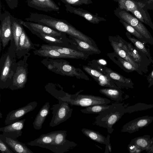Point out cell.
Returning <instances> with one entry per match:
<instances>
[{
    "label": "cell",
    "mask_w": 153,
    "mask_h": 153,
    "mask_svg": "<svg viewBox=\"0 0 153 153\" xmlns=\"http://www.w3.org/2000/svg\"><path fill=\"white\" fill-rule=\"evenodd\" d=\"M22 25L27 28L31 31L41 32L55 37L61 35V32L54 30L49 27L37 23L24 21L19 19Z\"/></svg>",
    "instance_id": "13"
},
{
    "label": "cell",
    "mask_w": 153,
    "mask_h": 153,
    "mask_svg": "<svg viewBox=\"0 0 153 153\" xmlns=\"http://www.w3.org/2000/svg\"><path fill=\"white\" fill-rule=\"evenodd\" d=\"M83 69L92 76L100 86L113 88H118L111 81L109 77L105 75L100 71L86 66L83 67Z\"/></svg>",
    "instance_id": "11"
},
{
    "label": "cell",
    "mask_w": 153,
    "mask_h": 153,
    "mask_svg": "<svg viewBox=\"0 0 153 153\" xmlns=\"http://www.w3.org/2000/svg\"><path fill=\"white\" fill-rule=\"evenodd\" d=\"M7 5L11 10H13L18 7V0H5Z\"/></svg>",
    "instance_id": "43"
},
{
    "label": "cell",
    "mask_w": 153,
    "mask_h": 153,
    "mask_svg": "<svg viewBox=\"0 0 153 153\" xmlns=\"http://www.w3.org/2000/svg\"><path fill=\"white\" fill-rule=\"evenodd\" d=\"M27 74L26 70L23 67H18L14 74L13 80V89L23 88L27 81Z\"/></svg>",
    "instance_id": "18"
},
{
    "label": "cell",
    "mask_w": 153,
    "mask_h": 153,
    "mask_svg": "<svg viewBox=\"0 0 153 153\" xmlns=\"http://www.w3.org/2000/svg\"><path fill=\"white\" fill-rule=\"evenodd\" d=\"M146 151L147 153H153V142L151 143L149 148Z\"/></svg>",
    "instance_id": "45"
},
{
    "label": "cell",
    "mask_w": 153,
    "mask_h": 153,
    "mask_svg": "<svg viewBox=\"0 0 153 153\" xmlns=\"http://www.w3.org/2000/svg\"><path fill=\"white\" fill-rule=\"evenodd\" d=\"M114 13L119 19H121L135 29L147 40L148 43L153 45V37L146 27L129 12L116 8Z\"/></svg>",
    "instance_id": "3"
},
{
    "label": "cell",
    "mask_w": 153,
    "mask_h": 153,
    "mask_svg": "<svg viewBox=\"0 0 153 153\" xmlns=\"http://www.w3.org/2000/svg\"><path fill=\"white\" fill-rule=\"evenodd\" d=\"M69 104L61 100L57 104L53 105L51 109L53 116L49 123V126L53 127L66 121L71 117L73 109Z\"/></svg>",
    "instance_id": "4"
},
{
    "label": "cell",
    "mask_w": 153,
    "mask_h": 153,
    "mask_svg": "<svg viewBox=\"0 0 153 153\" xmlns=\"http://www.w3.org/2000/svg\"><path fill=\"white\" fill-rule=\"evenodd\" d=\"M65 6L67 11L83 17L91 23L98 24L100 22L106 20L102 17L98 16L97 15H94L83 9L74 8L69 4H66Z\"/></svg>",
    "instance_id": "14"
},
{
    "label": "cell",
    "mask_w": 153,
    "mask_h": 153,
    "mask_svg": "<svg viewBox=\"0 0 153 153\" xmlns=\"http://www.w3.org/2000/svg\"></svg>",
    "instance_id": "48"
},
{
    "label": "cell",
    "mask_w": 153,
    "mask_h": 153,
    "mask_svg": "<svg viewBox=\"0 0 153 153\" xmlns=\"http://www.w3.org/2000/svg\"><path fill=\"white\" fill-rule=\"evenodd\" d=\"M11 27L13 37L15 45L17 50L19 49V43L20 37L24 29L19 19L11 15Z\"/></svg>",
    "instance_id": "19"
},
{
    "label": "cell",
    "mask_w": 153,
    "mask_h": 153,
    "mask_svg": "<svg viewBox=\"0 0 153 153\" xmlns=\"http://www.w3.org/2000/svg\"><path fill=\"white\" fill-rule=\"evenodd\" d=\"M0 118H1L2 117V114L1 112L0 113Z\"/></svg>",
    "instance_id": "47"
},
{
    "label": "cell",
    "mask_w": 153,
    "mask_h": 153,
    "mask_svg": "<svg viewBox=\"0 0 153 153\" xmlns=\"http://www.w3.org/2000/svg\"><path fill=\"white\" fill-rule=\"evenodd\" d=\"M66 4L73 5H80L83 4L88 5L93 3V0H61Z\"/></svg>",
    "instance_id": "39"
},
{
    "label": "cell",
    "mask_w": 153,
    "mask_h": 153,
    "mask_svg": "<svg viewBox=\"0 0 153 153\" xmlns=\"http://www.w3.org/2000/svg\"><path fill=\"white\" fill-rule=\"evenodd\" d=\"M25 119L19 120L11 124L0 128V131L3 132L4 136L13 139H16L21 136L22 130L24 126Z\"/></svg>",
    "instance_id": "10"
},
{
    "label": "cell",
    "mask_w": 153,
    "mask_h": 153,
    "mask_svg": "<svg viewBox=\"0 0 153 153\" xmlns=\"http://www.w3.org/2000/svg\"><path fill=\"white\" fill-rule=\"evenodd\" d=\"M0 151L2 153H14L7 145L0 138Z\"/></svg>",
    "instance_id": "40"
},
{
    "label": "cell",
    "mask_w": 153,
    "mask_h": 153,
    "mask_svg": "<svg viewBox=\"0 0 153 153\" xmlns=\"http://www.w3.org/2000/svg\"><path fill=\"white\" fill-rule=\"evenodd\" d=\"M130 13L141 22L149 26L153 30V23L147 10L144 7H140Z\"/></svg>",
    "instance_id": "21"
},
{
    "label": "cell",
    "mask_w": 153,
    "mask_h": 153,
    "mask_svg": "<svg viewBox=\"0 0 153 153\" xmlns=\"http://www.w3.org/2000/svg\"><path fill=\"white\" fill-rule=\"evenodd\" d=\"M50 108L48 102H46L41 108L33 123L35 129L39 130L41 129L42 124L49 113Z\"/></svg>",
    "instance_id": "20"
},
{
    "label": "cell",
    "mask_w": 153,
    "mask_h": 153,
    "mask_svg": "<svg viewBox=\"0 0 153 153\" xmlns=\"http://www.w3.org/2000/svg\"><path fill=\"white\" fill-rule=\"evenodd\" d=\"M34 34L38 35L45 41L52 43H60L62 42L60 39H58L55 37L45 34L41 32H37L34 31H31Z\"/></svg>",
    "instance_id": "36"
},
{
    "label": "cell",
    "mask_w": 153,
    "mask_h": 153,
    "mask_svg": "<svg viewBox=\"0 0 153 153\" xmlns=\"http://www.w3.org/2000/svg\"><path fill=\"white\" fill-rule=\"evenodd\" d=\"M147 80L149 83L148 87L149 88L153 85V69L147 77Z\"/></svg>",
    "instance_id": "44"
},
{
    "label": "cell",
    "mask_w": 153,
    "mask_h": 153,
    "mask_svg": "<svg viewBox=\"0 0 153 153\" xmlns=\"http://www.w3.org/2000/svg\"><path fill=\"white\" fill-rule=\"evenodd\" d=\"M67 132L65 130L55 131L53 140L48 149L55 153H64L76 146L77 144L66 139Z\"/></svg>",
    "instance_id": "5"
},
{
    "label": "cell",
    "mask_w": 153,
    "mask_h": 153,
    "mask_svg": "<svg viewBox=\"0 0 153 153\" xmlns=\"http://www.w3.org/2000/svg\"><path fill=\"white\" fill-rule=\"evenodd\" d=\"M153 121V117L145 116L134 119L127 123L123 126L121 131L131 134L139 129L148 126Z\"/></svg>",
    "instance_id": "8"
},
{
    "label": "cell",
    "mask_w": 153,
    "mask_h": 153,
    "mask_svg": "<svg viewBox=\"0 0 153 153\" xmlns=\"http://www.w3.org/2000/svg\"><path fill=\"white\" fill-rule=\"evenodd\" d=\"M36 54L42 56L54 58L77 59L80 58L72 56L62 54L52 49H42L34 51Z\"/></svg>",
    "instance_id": "22"
},
{
    "label": "cell",
    "mask_w": 153,
    "mask_h": 153,
    "mask_svg": "<svg viewBox=\"0 0 153 153\" xmlns=\"http://www.w3.org/2000/svg\"><path fill=\"white\" fill-rule=\"evenodd\" d=\"M126 34L128 38L134 45L135 48L145 54L148 57L151 63H153V60L151 56L149 50L146 48L144 43L134 37L131 36V34L128 31L126 33Z\"/></svg>",
    "instance_id": "24"
},
{
    "label": "cell",
    "mask_w": 153,
    "mask_h": 153,
    "mask_svg": "<svg viewBox=\"0 0 153 153\" xmlns=\"http://www.w3.org/2000/svg\"><path fill=\"white\" fill-rule=\"evenodd\" d=\"M81 131L86 136L90 139L99 143L106 144L107 141L106 137L99 132L86 128H83Z\"/></svg>",
    "instance_id": "26"
},
{
    "label": "cell",
    "mask_w": 153,
    "mask_h": 153,
    "mask_svg": "<svg viewBox=\"0 0 153 153\" xmlns=\"http://www.w3.org/2000/svg\"><path fill=\"white\" fill-rule=\"evenodd\" d=\"M118 60L123 67V68L125 70V71L129 72L136 71L139 74L143 75V73L142 70L136 68L129 62L126 61L120 56L119 57Z\"/></svg>",
    "instance_id": "35"
},
{
    "label": "cell",
    "mask_w": 153,
    "mask_h": 153,
    "mask_svg": "<svg viewBox=\"0 0 153 153\" xmlns=\"http://www.w3.org/2000/svg\"><path fill=\"white\" fill-rule=\"evenodd\" d=\"M11 14L8 11H0V37L3 48L8 44L13 36L11 21Z\"/></svg>",
    "instance_id": "6"
},
{
    "label": "cell",
    "mask_w": 153,
    "mask_h": 153,
    "mask_svg": "<svg viewBox=\"0 0 153 153\" xmlns=\"http://www.w3.org/2000/svg\"><path fill=\"white\" fill-rule=\"evenodd\" d=\"M127 149L129 152L131 153H140L143 151L137 146L130 143L128 145Z\"/></svg>",
    "instance_id": "42"
},
{
    "label": "cell",
    "mask_w": 153,
    "mask_h": 153,
    "mask_svg": "<svg viewBox=\"0 0 153 153\" xmlns=\"http://www.w3.org/2000/svg\"><path fill=\"white\" fill-rule=\"evenodd\" d=\"M140 1L143 7L147 10H153V0H140Z\"/></svg>",
    "instance_id": "41"
},
{
    "label": "cell",
    "mask_w": 153,
    "mask_h": 153,
    "mask_svg": "<svg viewBox=\"0 0 153 153\" xmlns=\"http://www.w3.org/2000/svg\"><path fill=\"white\" fill-rule=\"evenodd\" d=\"M12 61L9 55L7 56L2 68L0 76L1 80L5 82L10 71Z\"/></svg>",
    "instance_id": "33"
},
{
    "label": "cell",
    "mask_w": 153,
    "mask_h": 153,
    "mask_svg": "<svg viewBox=\"0 0 153 153\" xmlns=\"http://www.w3.org/2000/svg\"><path fill=\"white\" fill-rule=\"evenodd\" d=\"M125 111L126 107L123 103H112L95 117V124L107 128L108 133L111 134L114 130L113 126L125 114Z\"/></svg>",
    "instance_id": "1"
},
{
    "label": "cell",
    "mask_w": 153,
    "mask_h": 153,
    "mask_svg": "<svg viewBox=\"0 0 153 153\" xmlns=\"http://www.w3.org/2000/svg\"><path fill=\"white\" fill-rule=\"evenodd\" d=\"M110 105L100 104L94 105L87 107L84 109L80 110L81 111L85 114H100L102 111L108 108Z\"/></svg>",
    "instance_id": "30"
},
{
    "label": "cell",
    "mask_w": 153,
    "mask_h": 153,
    "mask_svg": "<svg viewBox=\"0 0 153 153\" xmlns=\"http://www.w3.org/2000/svg\"><path fill=\"white\" fill-rule=\"evenodd\" d=\"M153 108V104L138 103L126 107L125 113H130L139 111L146 110Z\"/></svg>",
    "instance_id": "32"
},
{
    "label": "cell",
    "mask_w": 153,
    "mask_h": 153,
    "mask_svg": "<svg viewBox=\"0 0 153 153\" xmlns=\"http://www.w3.org/2000/svg\"><path fill=\"white\" fill-rule=\"evenodd\" d=\"M41 48L42 49L53 50L62 54L75 56L80 58L84 56V54L83 53L69 48L56 46L42 45L41 46Z\"/></svg>",
    "instance_id": "23"
},
{
    "label": "cell",
    "mask_w": 153,
    "mask_h": 153,
    "mask_svg": "<svg viewBox=\"0 0 153 153\" xmlns=\"http://www.w3.org/2000/svg\"><path fill=\"white\" fill-rule=\"evenodd\" d=\"M62 68L67 75L71 76H79L80 75L75 68L69 64H64Z\"/></svg>",
    "instance_id": "37"
},
{
    "label": "cell",
    "mask_w": 153,
    "mask_h": 153,
    "mask_svg": "<svg viewBox=\"0 0 153 153\" xmlns=\"http://www.w3.org/2000/svg\"><path fill=\"white\" fill-rule=\"evenodd\" d=\"M74 39L77 43L79 46L84 50L89 51L97 52V49L88 43L80 40L76 38H74Z\"/></svg>",
    "instance_id": "38"
},
{
    "label": "cell",
    "mask_w": 153,
    "mask_h": 153,
    "mask_svg": "<svg viewBox=\"0 0 153 153\" xmlns=\"http://www.w3.org/2000/svg\"><path fill=\"white\" fill-rule=\"evenodd\" d=\"M111 44L114 51L119 56L129 62L136 68L142 70L139 65L134 62L125 51L119 46L117 42L111 41Z\"/></svg>",
    "instance_id": "29"
},
{
    "label": "cell",
    "mask_w": 153,
    "mask_h": 153,
    "mask_svg": "<svg viewBox=\"0 0 153 153\" xmlns=\"http://www.w3.org/2000/svg\"><path fill=\"white\" fill-rule=\"evenodd\" d=\"M99 91L114 101H118L122 99L123 92L119 88H102Z\"/></svg>",
    "instance_id": "28"
},
{
    "label": "cell",
    "mask_w": 153,
    "mask_h": 153,
    "mask_svg": "<svg viewBox=\"0 0 153 153\" xmlns=\"http://www.w3.org/2000/svg\"><path fill=\"white\" fill-rule=\"evenodd\" d=\"M104 71L110 78L118 82V87L119 88L121 86L128 88H134V84L131 79L124 77L118 73L107 68H104Z\"/></svg>",
    "instance_id": "16"
},
{
    "label": "cell",
    "mask_w": 153,
    "mask_h": 153,
    "mask_svg": "<svg viewBox=\"0 0 153 153\" xmlns=\"http://www.w3.org/2000/svg\"><path fill=\"white\" fill-rule=\"evenodd\" d=\"M150 136L145 135L139 136L131 140L130 144L135 145L142 149L146 151L149 148L151 142Z\"/></svg>",
    "instance_id": "27"
},
{
    "label": "cell",
    "mask_w": 153,
    "mask_h": 153,
    "mask_svg": "<svg viewBox=\"0 0 153 153\" xmlns=\"http://www.w3.org/2000/svg\"><path fill=\"white\" fill-rule=\"evenodd\" d=\"M118 4V8L131 12L140 7L138 0H113Z\"/></svg>",
    "instance_id": "25"
},
{
    "label": "cell",
    "mask_w": 153,
    "mask_h": 153,
    "mask_svg": "<svg viewBox=\"0 0 153 153\" xmlns=\"http://www.w3.org/2000/svg\"><path fill=\"white\" fill-rule=\"evenodd\" d=\"M120 22L123 25L126 30L137 39L144 44L148 43L146 39L132 26L121 19H120Z\"/></svg>",
    "instance_id": "31"
},
{
    "label": "cell",
    "mask_w": 153,
    "mask_h": 153,
    "mask_svg": "<svg viewBox=\"0 0 153 153\" xmlns=\"http://www.w3.org/2000/svg\"><path fill=\"white\" fill-rule=\"evenodd\" d=\"M55 131L43 134L38 138L26 144L31 146H39L48 149L53 140Z\"/></svg>",
    "instance_id": "17"
},
{
    "label": "cell",
    "mask_w": 153,
    "mask_h": 153,
    "mask_svg": "<svg viewBox=\"0 0 153 153\" xmlns=\"http://www.w3.org/2000/svg\"><path fill=\"white\" fill-rule=\"evenodd\" d=\"M32 44L24 29L20 37L19 49L28 50L31 48Z\"/></svg>",
    "instance_id": "34"
},
{
    "label": "cell",
    "mask_w": 153,
    "mask_h": 153,
    "mask_svg": "<svg viewBox=\"0 0 153 153\" xmlns=\"http://www.w3.org/2000/svg\"><path fill=\"white\" fill-rule=\"evenodd\" d=\"M98 62L102 65H105L107 64L106 62L103 59H100L98 61Z\"/></svg>",
    "instance_id": "46"
},
{
    "label": "cell",
    "mask_w": 153,
    "mask_h": 153,
    "mask_svg": "<svg viewBox=\"0 0 153 153\" xmlns=\"http://www.w3.org/2000/svg\"><path fill=\"white\" fill-rule=\"evenodd\" d=\"M127 45L131 53V56L137 64L143 73L148 71V67L152 63L148 57L143 53L137 50L131 43L127 42Z\"/></svg>",
    "instance_id": "9"
},
{
    "label": "cell",
    "mask_w": 153,
    "mask_h": 153,
    "mask_svg": "<svg viewBox=\"0 0 153 153\" xmlns=\"http://www.w3.org/2000/svg\"><path fill=\"white\" fill-rule=\"evenodd\" d=\"M80 90L74 94L66 93L62 101L71 105L81 107H88L94 105L108 104L111 102L108 99L91 95L82 94Z\"/></svg>",
    "instance_id": "2"
},
{
    "label": "cell",
    "mask_w": 153,
    "mask_h": 153,
    "mask_svg": "<svg viewBox=\"0 0 153 153\" xmlns=\"http://www.w3.org/2000/svg\"><path fill=\"white\" fill-rule=\"evenodd\" d=\"M37 104L36 101L32 102L24 106L10 111L7 115L5 124L7 125L18 121L27 113L34 110Z\"/></svg>",
    "instance_id": "7"
},
{
    "label": "cell",
    "mask_w": 153,
    "mask_h": 153,
    "mask_svg": "<svg viewBox=\"0 0 153 153\" xmlns=\"http://www.w3.org/2000/svg\"><path fill=\"white\" fill-rule=\"evenodd\" d=\"M27 5L36 10L46 12L58 11L59 8L53 0H23Z\"/></svg>",
    "instance_id": "12"
},
{
    "label": "cell",
    "mask_w": 153,
    "mask_h": 153,
    "mask_svg": "<svg viewBox=\"0 0 153 153\" xmlns=\"http://www.w3.org/2000/svg\"><path fill=\"white\" fill-rule=\"evenodd\" d=\"M1 138L15 153H33L26 146V144L19 142L16 139H13L0 134Z\"/></svg>",
    "instance_id": "15"
}]
</instances>
